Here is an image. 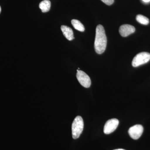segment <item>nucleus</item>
<instances>
[{
  "label": "nucleus",
  "mask_w": 150,
  "mask_h": 150,
  "mask_svg": "<svg viewBox=\"0 0 150 150\" xmlns=\"http://www.w3.org/2000/svg\"><path fill=\"white\" fill-rule=\"evenodd\" d=\"M107 37L104 28L101 25H98L96 28L94 48L98 54H102L105 51L107 45Z\"/></svg>",
  "instance_id": "nucleus-1"
},
{
  "label": "nucleus",
  "mask_w": 150,
  "mask_h": 150,
  "mask_svg": "<svg viewBox=\"0 0 150 150\" xmlns=\"http://www.w3.org/2000/svg\"><path fill=\"white\" fill-rule=\"evenodd\" d=\"M83 119L80 116H76L72 125V134L73 139H76L80 137L83 131Z\"/></svg>",
  "instance_id": "nucleus-2"
},
{
  "label": "nucleus",
  "mask_w": 150,
  "mask_h": 150,
  "mask_svg": "<svg viewBox=\"0 0 150 150\" xmlns=\"http://www.w3.org/2000/svg\"><path fill=\"white\" fill-rule=\"evenodd\" d=\"M150 60V54L148 52H141L134 57L132 62V66L137 67L148 63Z\"/></svg>",
  "instance_id": "nucleus-3"
},
{
  "label": "nucleus",
  "mask_w": 150,
  "mask_h": 150,
  "mask_svg": "<svg viewBox=\"0 0 150 150\" xmlns=\"http://www.w3.org/2000/svg\"><path fill=\"white\" fill-rule=\"evenodd\" d=\"M76 77L79 83L84 87L88 88L91 85V82L88 75L81 70H77Z\"/></svg>",
  "instance_id": "nucleus-4"
},
{
  "label": "nucleus",
  "mask_w": 150,
  "mask_h": 150,
  "mask_svg": "<svg viewBox=\"0 0 150 150\" xmlns=\"http://www.w3.org/2000/svg\"><path fill=\"white\" fill-rule=\"evenodd\" d=\"M119 121L116 118H112L108 120L105 123L103 129V132L105 134H109L112 133L117 129Z\"/></svg>",
  "instance_id": "nucleus-5"
},
{
  "label": "nucleus",
  "mask_w": 150,
  "mask_h": 150,
  "mask_svg": "<svg viewBox=\"0 0 150 150\" xmlns=\"http://www.w3.org/2000/svg\"><path fill=\"white\" fill-rule=\"evenodd\" d=\"M144 131V128L141 125H136L129 129V134L130 137L134 140H137L142 136Z\"/></svg>",
  "instance_id": "nucleus-6"
},
{
  "label": "nucleus",
  "mask_w": 150,
  "mask_h": 150,
  "mask_svg": "<svg viewBox=\"0 0 150 150\" xmlns=\"http://www.w3.org/2000/svg\"><path fill=\"white\" fill-rule=\"evenodd\" d=\"M135 27L133 25L129 24H124L120 26L119 32L120 35L123 37H127L130 34L135 32Z\"/></svg>",
  "instance_id": "nucleus-7"
},
{
  "label": "nucleus",
  "mask_w": 150,
  "mask_h": 150,
  "mask_svg": "<svg viewBox=\"0 0 150 150\" xmlns=\"http://www.w3.org/2000/svg\"><path fill=\"white\" fill-rule=\"evenodd\" d=\"M61 30L63 34L68 40H72L74 38V32L71 28L66 25H62L61 26Z\"/></svg>",
  "instance_id": "nucleus-8"
},
{
  "label": "nucleus",
  "mask_w": 150,
  "mask_h": 150,
  "mask_svg": "<svg viewBox=\"0 0 150 150\" xmlns=\"http://www.w3.org/2000/svg\"><path fill=\"white\" fill-rule=\"evenodd\" d=\"M51 2L49 0H44L39 4V8L42 12L46 13L49 11L51 8Z\"/></svg>",
  "instance_id": "nucleus-9"
},
{
  "label": "nucleus",
  "mask_w": 150,
  "mask_h": 150,
  "mask_svg": "<svg viewBox=\"0 0 150 150\" xmlns=\"http://www.w3.org/2000/svg\"><path fill=\"white\" fill-rule=\"evenodd\" d=\"M71 23L75 29L79 30L81 32H83L85 30L84 26L81 23L77 20L73 19L71 21Z\"/></svg>",
  "instance_id": "nucleus-10"
},
{
  "label": "nucleus",
  "mask_w": 150,
  "mask_h": 150,
  "mask_svg": "<svg viewBox=\"0 0 150 150\" xmlns=\"http://www.w3.org/2000/svg\"><path fill=\"white\" fill-rule=\"evenodd\" d=\"M136 19L138 22L139 23L141 24L147 25L149 24V19L146 17L142 15H138L136 17Z\"/></svg>",
  "instance_id": "nucleus-11"
},
{
  "label": "nucleus",
  "mask_w": 150,
  "mask_h": 150,
  "mask_svg": "<svg viewBox=\"0 0 150 150\" xmlns=\"http://www.w3.org/2000/svg\"><path fill=\"white\" fill-rule=\"evenodd\" d=\"M101 1L107 5L110 6L114 3V0H101Z\"/></svg>",
  "instance_id": "nucleus-12"
},
{
  "label": "nucleus",
  "mask_w": 150,
  "mask_h": 150,
  "mask_svg": "<svg viewBox=\"0 0 150 150\" xmlns=\"http://www.w3.org/2000/svg\"><path fill=\"white\" fill-rule=\"evenodd\" d=\"M143 2L145 3H149L150 2V0H142Z\"/></svg>",
  "instance_id": "nucleus-13"
},
{
  "label": "nucleus",
  "mask_w": 150,
  "mask_h": 150,
  "mask_svg": "<svg viewBox=\"0 0 150 150\" xmlns=\"http://www.w3.org/2000/svg\"><path fill=\"white\" fill-rule=\"evenodd\" d=\"M114 150H125L124 149H115Z\"/></svg>",
  "instance_id": "nucleus-14"
},
{
  "label": "nucleus",
  "mask_w": 150,
  "mask_h": 150,
  "mask_svg": "<svg viewBox=\"0 0 150 150\" xmlns=\"http://www.w3.org/2000/svg\"><path fill=\"white\" fill-rule=\"evenodd\" d=\"M1 6H0V13H1Z\"/></svg>",
  "instance_id": "nucleus-15"
}]
</instances>
